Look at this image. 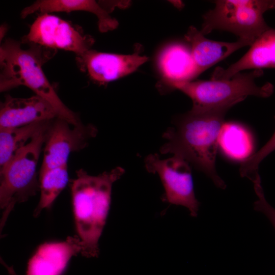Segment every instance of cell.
Returning a JSON list of instances; mask_svg holds the SVG:
<instances>
[{
    "instance_id": "cell-13",
    "label": "cell",
    "mask_w": 275,
    "mask_h": 275,
    "mask_svg": "<svg viewBox=\"0 0 275 275\" xmlns=\"http://www.w3.org/2000/svg\"><path fill=\"white\" fill-rule=\"evenodd\" d=\"M184 37L190 45L195 78L238 49L253 44L249 41L239 39L234 42L210 40L193 26L189 27Z\"/></svg>"
},
{
    "instance_id": "cell-5",
    "label": "cell",
    "mask_w": 275,
    "mask_h": 275,
    "mask_svg": "<svg viewBox=\"0 0 275 275\" xmlns=\"http://www.w3.org/2000/svg\"><path fill=\"white\" fill-rule=\"evenodd\" d=\"M262 70L247 73H238L229 79L176 81L166 86L165 92L177 89L188 96L193 101V109H204L230 103H238L248 96L262 98L269 97L273 86L269 82L258 86L255 79L261 76Z\"/></svg>"
},
{
    "instance_id": "cell-2",
    "label": "cell",
    "mask_w": 275,
    "mask_h": 275,
    "mask_svg": "<svg viewBox=\"0 0 275 275\" xmlns=\"http://www.w3.org/2000/svg\"><path fill=\"white\" fill-rule=\"evenodd\" d=\"M24 49L21 42L7 38L0 47V91L5 92L24 86L52 106L58 117L74 126L82 124L76 113L62 101L46 77L43 65L52 59L57 50L36 44Z\"/></svg>"
},
{
    "instance_id": "cell-10",
    "label": "cell",
    "mask_w": 275,
    "mask_h": 275,
    "mask_svg": "<svg viewBox=\"0 0 275 275\" xmlns=\"http://www.w3.org/2000/svg\"><path fill=\"white\" fill-rule=\"evenodd\" d=\"M79 70L93 81L104 85L136 71L148 58L138 53L120 54L90 49L76 55Z\"/></svg>"
},
{
    "instance_id": "cell-9",
    "label": "cell",
    "mask_w": 275,
    "mask_h": 275,
    "mask_svg": "<svg viewBox=\"0 0 275 275\" xmlns=\"http://www.w3.org/2000/svg\"><path fill=\"white\" fill-rule=\"evenodd\" d=\"M70 125H72L58 117L51 120L39 177L52 169L67 164L70 154L84 149L98 132L96 127L92 124Z\"/></svg>"
},
{
    "instance_id": "cell-1",
    "label": "cell",
    "mask_w": 275,
    "mask_h": 275,
    "mask_svg": "<svg viewBox=\"0 0 275 275\" xmlns=\"http://www.w3.org/2000/svg\"><path fill=\"white\" fill-rule=\"evenodd\" d=\"M230 103L204 109L191 108L176 117L173 126L164 133L167 142L161 154H172L209 177L214 184L224 189L226 184L215 168L219 135L227 112L234 105Z\"/></svg>"
},
{
    "instance_id": "cell-18",
    "label": "cell",
    "mask_w": 275,
    "mask_h": 275,
    "mask_svg": "<svg viewBox=\"0 0 275 275\" xmlns=\"http://www.w3.org/2000/svg\"><path fill=\"white\" fill-rule=\"evenodd\" d=\"M47 121L19 127L0 128V170L6 166L19 149L30 141Z\"/></svg>"
},
{
    "instance_id": "cell-6",
    "label": "cell",
    "mask_w": 275,
    "mask_h": 275,
    "mask_svg": "<svg viewBox=\"0 0 275 275\" xmlns=\"http://www.w3.org/2000/svg\"><path fill=\"white\" fill-rule=\"evenodd\" d=\"M214 8L203 15L201 33L205 35L214 30L231 32L239 39L252 43L270 28L263 14L275 8V1L217 0Z\"/></svg>"
},
{
    "instance_id": "cell-21",
    "label": "cell",
    "mask_w": 275,
    "mask_h": 275,
    "mask_svg": "<svg viewBox=\"0 0 275 275\" xmlns=\"http://www.w3.org/2000/svg\"><path fill=\"white\" fill-rule=\"evenodd\" d=\"M253 182L255 191L258 197L257 200L254 203V209L265 214L275 229V208L267 202L265 198L260 177L257 178Z\"/></svg>"
},
{
    "instance_id": "cell-16",
    "label": "cell",
    "mask_w": 275,
    "mask_h": 275,
    "mask_svg": "<svg viewBox=\"0 0 275 275\" xmlns=\"http://www.w3.org/2000/svg\"><path fill=\"white\" fill-rule=\"evenodd\" d=\"M164 86L176 81H191L195 78V66L190 49L179 43L165 47L158 59Z\"/></svg>"
},
{
    "instance_id": "cell-11",
    "label": "cell",
    "mask_w": 275,
    "mask_h": 275,
    "mask_svg": "<svg viewBox=\"0 0 275 275\" xmlns=\"http://www.w3.org/2000/svg\"><path fill=\"white\" fill-rule=\"evenodd\" d=\"M82 249L77 236H68L63 241L43 243L29 260L25 275H62L70 259L80 254ZM8 268L16 275L12 269Z\"/></svg>"
},
{
    "instance_id": "cell-14",
    "label": "cell",
    "mask_w": 275,
    "mask_h": 275,
    "mask_svg": "<svg viewBox=\"0 0 275 275\" xmlns=\"http://www.w3.org/2000/svg\"><path fill=\"white\" fill-rule=\"evenodd\" d=\"M275 68V30L269 28L259 36L249 50L227 69L217 67L211 79H229L247 69Z\"/></svg>"
},
{
    "instance_id": "cell-19",
    "label": "cell",
    "mask_w": 275,
    "mask_h": 275,
    "mask_svg": "<svg viewBox=\"0 0 275 275\" xmlns=\"http://www.w3.org/2000/svg\"><path fill=\"white\" fill-rule=\"evenodd\" d=\"M67 164L52 169L39 177L40 198L34 212L37 216L44 209H49L68 182Z\"/></svg>"
},
{
    "instance_id": "cell-17",
    "label": "cell",
    "mask_w": 275,
    "mask_h": 275,
    "mask_svg": "<svg viewBox=\"0 0 275 275\" xmlns=\"http://www.w3.org/2000/svg\"><path fill=\"white\" fill-rule=\"evenodd\" d=\"M218 146L225 154L234 159H245L251 155L253 148L249 132L233 123H224L219 135Z\"/></svg>"
},
{
    "instance_id": "cell-15",
    "label": "cell",
    "mask_w": 275,
    "mask_h": 275,
    "mask_svg": "<svg viewBox=\"0 0 275 275\" xmlns=\"http://www.w3.org/2000/svg\"><path fill=\"white\" fill-rule=\"evenodd\" d=\"M86 11L95 14L98 18V26L102 33L116 29L118 21L112 17L109 12L99 2L93 0H38L25 7L21 12L22 18L35 12L39 14L53 12Z\"/></svg>"
},
{
    "instance_id": "cell-3",
    "label": "cell",
    "mask_w": 275,
    "mask_h": 275,
    "mask_svg": "<svg viewBox=\"0 0 275 275\" xmlns=\"http://www.w3.org/2000/svg\"><path fill=\"white\" fill-rule=\"evenodd\" d=\"M125 170L117 167L97 176L80 169L71 185L72 203L76 230L82 243L81 254L98 257V241L108 213L113 184Z\"/></svg>"
},
{
    "instance_id": "cell-8",
    "label": "cell",
    "mask_w": 275,
    "mask_h": 275,
    "mask_svg": "<svg viewBox=\"0 0 275 275\" xmlns=\"http://www.w3.org/2000/svg\"><path fill=\"white\" fill-rule=\"evenodd\" d=\"M94 42V38L85 34L80 26L49 13L39 14L21 40L23 44L63 49L76 55L91 49Z\"/></svg>"
},
{
    "instance_id": "cell-4",
    "label": "cell",
    "mask_w": 275,
    "mask_h": 275,
    "mask_svg": "<svg viewBox=\"0 0 275 275\" xmlns=\"http://www.w3.org/2000/svg\"><path fill=\"white\" fill-rule=\"evenodd\" d=\"M51 120L47 121L0 170L1 231L14 206L26 201L40 189L36 169Z\"/></svg>"
},
{
    "instance_id": "cell-7",
    "label": "cell",
    "mask_w": 275,
    "mask_h": 275,
    "mask_svg": "<svg viewBox=\"0 0 275 275\" xmlns=\"http://www.w3.org/2000/svg\"><path fill=\"white\" fill-rule=\"evenodd\" d=\"M145 163L149 173L157 174L160 177L164 189L162 200L183 206L191 216H197L200 203L195 196L189 163L175 156L161 159L157 154L148 155Z\"/></svg>"
},
{
    "instance_id": "cell-20",
    "label": "cell",
    "mask_w": 275,
    "mask_h": 275,
    "mask_svg": "<svg viewBox=\"0 0 275 275\" xmlns=\"http://www.w3.org/2000/svg\"><path fill=\"white\" fill-rule=\"evenodd\" d=\"M275 150V131L267 142L258 151L241 163L239 172L241 177L254 181L259 176L258 169L261 161Z\"/></svg>"
},
{
    "instance_id": "cell-12",
    "label": "cell",
    "mask_w": 275,
    "mask_h": 275,
    "mask_svg": "<svg viewBox=\"0 0 275 275\" xmlns=\"http://www.w3.org/2000/svg\"><path fill=\"white\" fill-rule=\"evenodd\" d=\"M57 117L50 103L37 95L29 98L7 95L1 103L0 128L19 127Z\"/></svg>"
}]
</instances>
